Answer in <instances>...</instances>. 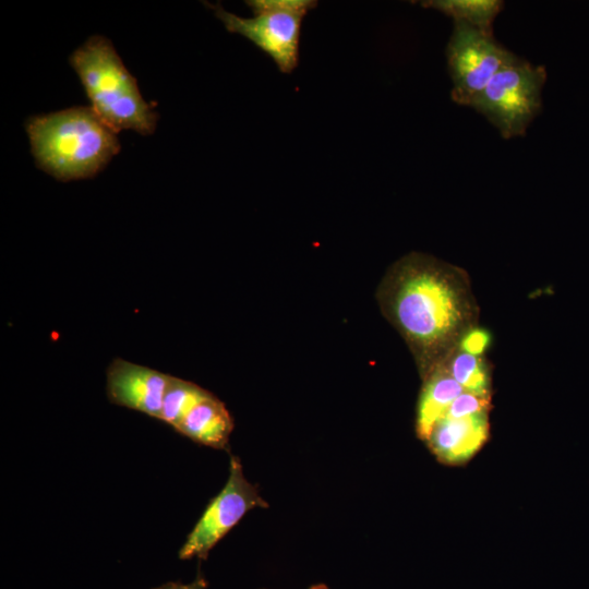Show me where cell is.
Returning a JSON list of instances; mask_svg holds the SVG:
<instances>
[{
	"instance_id": "obj_1",
	"label": "cell",
	"mask_w": 589,
	"mask_h": 589,
	"mask_svg": "<svg viewBox=\"0 0 589 589\" xmlns=\"http://www.w3.org/2000/svg\"><path fill=\"white\" fill-rule=\"evenodd\" d=\"M377 297L424 375L459 342L473 317L461 272L421 253L397 261L385 275Z\"/></svg>"
},
{
	"instance_id": "obj_2",
	"label": "cell",
	"mask_w": 589,
	"mask_h": 589,
	"mask_svg": "<svg viewBox=\"0 0 589 589\" xmlns=\"http://www.w3.org/2000/svg\"><path fill=\"white\" fill-rule=\"evenodd\" d=\"M26 131L37 166L61 181L94 177L120 151L117 132L87 107L33 117Z\"/></svg>"
},
{
	"instance_id": "obj_3",
	"label": "cell",
	"mask_w": 589,
	"mask_h": 589,
	"mask_svg": "<svg viewBox=\"0 0 589 589\" xmlns=\"http://www.w3.org/2000/svg\"><path fill=\"white\" fill-rule=\"evenodd\" d=\"M70 63L77 73L93 111L115 132L133 130L152 134L155 109L142 97L136 80L127 70L110 40L91 37L76 49Z\"/></svg>"
},
{
	"instance_id": "obj_4",
	"label": "cell",
	"mask_w": 589,
	"mask_h": 589,
	"mask_svg": "<svg viewBox=\"0 0 589 589\" xmlns=\"http://www.w3.org/2000/svg\"><path fill=\"white\" fill-rule=\"evenodd\" d=\"M250 19L226 11L219 3H206L230 33L253 43L272 58L280 72L289 74L299 62L301 26L306 13L316 8L315 0H250Z\"/></svg>"
},
{
	"instance_id": "obj_5",
	"label": "cell",
	"mask_w": 589,
	"mask_h": 589,
	"mask_svg": "<svg viewBox=\"0 0 589 589\" xmlns=\"http://www.w3.org/2000/svg\"><path fill=\"white\" fill-rule=\"evenodd\" d=\"M545 80L543 65L517 56L493 76L471 108L484 116L504 139L522 136L541 111Z\"/></svg>"
},
{
	"instance_id": "obj_6",
	"label": "cell",
	"mask_w": 589,
	"mask_h": 589,
	"mask_svg": "<svg viewBox=\"0 0 589 589\" xmlns=\"http://www.w3.org/2000/svg\"><path fill=\"white\" fill-rule=\"evenodd\" d=\"M445 55L453 83L452 99L469 107L493 76L517 57L492 34L459 22H454Z\"/></svg>"
},
{
	"instance_id": "obj_7",
	"label": "cell",
	"mask_w": 589,
	"mask_h": 589,
	"mask_svg": "<svg viewBox=\"0 0 589 589\" xmlns=\"http://www.w3.org/2000/svg\"><path fill=\"white\" fill-rule=\"evenodd\" d=\"M256 486L250 483L238 457L231 456L229 477L211 501L179 551L180 560H206L211 550L255 507H267Z\"/></svg>"
},
{
	"instance_id": "obj_8",
	"label": "cell",
	"mask_w": 589,
	"mask_h": 589,
	"mask_svg": "<svg viewBox=\"0 0 589 589\" xmlns=\"http://www.w3.org/2000/svg\"><path fill=\"white\" fill-rule=\"evenodd\" d=\"M170 375L115 358L107 368L106 390L110 402L160 419Z\"/></svg>"
},
{
	"instance_id": "obj_9",
	"label": "cell",
	"mask_w": 589,
	"mask_h": 589,
	"mask_svg": "<svg viewBox=\"0 0 589 589\" xmlns=\"http://www.w3.org/2000/svg\"><path fill=\"white\" fill-rule=\"evenodd\" d=\"M488 435V412L462 418L445 416L434 425L426 442L440 460L461 464L480 449Z\"/></svg>"
},
{
	"instance_id": "obj_10",
	"label": "cell",
	"mask_w": 589,
	"mask_h": 589,
	"mask_svg": "<svg viewBox=\"0 0 589 589\" xmlns=\"http://www.w3.org/2000/svg\"><path fill=\"white\" fill-rule=\"evenodd\" d=\"M232 430L228 409L214 395L195 406L176 429L193 442L217 449H228Z\"/></svg>"
},
{
	"instance_id": "obj_11",
	"label": "cell",
	"mask_w": 589,
	"mask_h": 589,
	"mask_svg": "<svg viewBox=\"0 0 589 589\" xmlns=\"http://www.w3.org/2000/svg\"><path fill=\"white\" fill-rule=\"evenodd\" d=\"M417 408V433L428 440L434 425L445 416L452 402L464 392L443 362L424 375Z\"/></svg>"
},
{
	"instance_id": "obj_12",
	"label": "cell",
	"mask_w": 589,
	"mask_h": 589,
	"mask_svg": "<svg viewBox=\"0 0 589 589\" xmlns=\"http://www.w3.org/2000/svg\"><path fill=\"white\" fill-rule=\"evenodd\" d=\"M422 7L434 9L478 31L493 35V23L502 11L504 2L500 0H428Z\"/></svg>"
},
{
	"instance_id": "obj_13",
	"label": "cell",
	"mask_w": 589,
	"mask_h": 589,
	"mask_svg": "<svg viewBox=\"0 0 589 589\" xmlns=\"http://www.w3.org/2000/svg\"><path fill=\"white\" fill-rule=\"evenodd\" d=\"M211 395L193 382L170 375L159 420L176 430L188 413Z\"/></svg>"
},
{
	"instance_id": "obj_14",
	"label": "cell",
	"mask_w": 589,
	"mask_h": 589,
	"mask_svg": "<svg viewBox=\"0 0 589 589\" xmlns=\"http://www.w3.org/2000/svg\"><path fill=\"white\" fill-rule=\"evenodd\" d=\"M445 365L464 390L490 398L489 372L481 357L460 350Z\"/></svg>"
},
{
	"instance_id": "obj_15",
	"label": "cell",
	"mask_w": 589,
	"mask_h": 589,
	"mask_svg": "<svg viewBox=\"0 0 589 589\" xmlns=\"http://www.w3.org/2000/svg\"><path fill=\"white\" fill-rule=\"evenodd\" d=\"M490 398L477 396L472 393L464 390L452 402L445 416L450 418H462L477 413L488 412Z\"/></svg>"
},
{
	"instance_id": "obj_16",
	"label": "cell",
	"mask_w": 589,
	"mask_h": 589,
	"mask_svg": "<svg viewBox=\"0 0 589 589\" xmlns=\"http://www.w3.org/2000/svg\"><path fill=\"white\" fill-rule=\"evenodd\" d=\"M491 336L488 330L483 328H469L459 340V348L461 351L481 356L489 347Z\"/></svg>"
},
{
	"instance_id": "obj_17",
	"label": "cell",
	"mask_w": 589,
	"mask_h": 589,
	"mask_svg": "<svg viewBox=\"0 0 589 589\" xmlns=\"http://www.w3.org/2000/svg\"><path fill=\"white\" fill-rule=\"evenodd\" d=\"M207 585L208 584L205 577L201 573H199L194 580L189 584L166 582L153 589H206Z\"/></svg>"
},
{
	"instance_id": "obj_18",
	"label": "cell",
	"mask_w": 589,
	"mask_h": 589,
	"mask_svg": "<svg viewBox=\"0 0 589 589\" xmlns=\"http://www.w3.org/2000/svg\"><path fill=\"white\" fill-rule=\"evenodd\" d=\"M309 589H329L327 586H325L324 584H317V585H314L312 587H310Z\"/></svg>"
}]
</instances>
